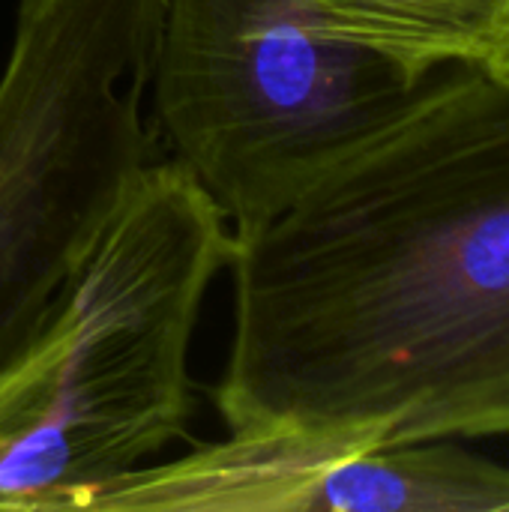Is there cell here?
Segmentation results:
<instances>
[{
    "mask_svg": "<svg viewBox=\"0 0 509 512\" xmlns=\"http://www.w3.org/2000/svg\"><path fill=\"white\" fill-rule=\"evenodd\" d=\"M228 432L509 435V84L444 66L234 240Z\"/></svg>",
    "mask_w": 509,
    "mask_h": 512,
    "instance_id": "1",
    "label": "cell"
},
{
    "mask_svg": "<svg viewBox=\"0 0 509 512\" xmlns=\"http://www.w3.org/2000/svg\"><path fill=\"white\" fill-rule=\"evenodd\" d=\"M234 231L174 159L144 168L48 318L0 366V510L69 512L192 417L189 351Z\"/></svg>",
    "mask_w": 509,
    "mask_h": 512,
    "instance_id": "2",
    "label": "cell"
},
{
    "mask_svg": "<svg viewBox=\"0 0 509 512\" xmlns=\"http://www.w3.org/2000/svg\"><path fill=\"white\" fill-rule=\"evenodd\" d=\"M162 0H15L0 69V366L156 162Z\"/></svg>",
    "mask_w": 509,
    "mask_h": 512,
    "instance_id": "3",
    "label": "cell"
},
{
    "mask_svg": "<svg viewBox=\"0 0 509 512\" xmlns=\"http://www.w3.org/2000/svg\"><path fill=\"white\" fill-rule=\"evenodd\" d=\"M417 84L321 33L303 0H162L156 123L234 240L279 216Z\"/></svg>",
    "mask_w": 509,
    "mask_h": 512,
    "instance_id": "4",
    "label": "cell"
},
{
    "mask_svg": "<svg viewBox=\"0 0 509 512\" xmlns=\"http://www.w3.org/2000/svg\"><path fill=\"white\" fill-rule=\"evenodd\" d=\"M309 512H509V468L459 438L354 447L324 465Z\"/></svg>",
    "mask_w": 509,
    "mask_h": 512,
    "instance_id": "5",
    "label": "cell"
},
{
    "mask_svg": "<svg viewBox=\"0 0 509 512\" xmlns=\"http://www.w3.org/2000/svg\"><path fill=\"white\" fill-rule=\"evenodd\" d=\"M312 24L393 63L414 84L444 66L483 63L507 0H303Z\"/></svg>",
    "mask_w": 509,
    "mask_h": 512,
    "instance_id": "6",
    "label": "cell"
},
{
    "mask_svg": "<svg viewBox=\"0 0 509 512\" xmlns=\"http://www.w3.org/2000/svg\"><path fill=\"white\" fill-rule=\"evenodd\" d=\"M486 72H492L498 81L509 84V0L504 6V15H501V24H498V33H495V42L486 54V60L480 63Z\"/></svg>",
    "mask_w": 509,
    "mask_h": 512,
    "instance_id": "7",
    "label": "cell"
}]
</instances>
